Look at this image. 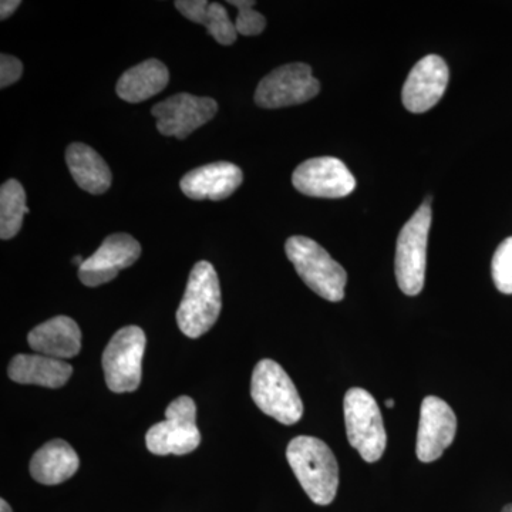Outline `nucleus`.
<instances>
[{"instance_id": "1", "label": "nucleus", "mask_w": 512, "mask_h": 512, "mask_svg": "<svg viewBox=\"0 0 512 512\" xmlns=\"http://www.w3.org/2000/svg\"><path fill=\"white\" fill-rule=\"evenodd\" d=\"M289 466L313 503L329 505L339 487V466L325 441L316 437H295L286 448Z\"/></svg>"}, {"instance_id": "2", "label": "nucleus", "mask_w": 512, "mask_h": 512, "mask_svg": "<svg viewBox=\"0 0 512 512\" xmlns=\"http://www.w3.org/2000/svg\"><path fill=\"white\" fill-rule=\"evenodd\" d=\"M222 309L220 279L207 261L192 268L183 301L177 311L181 332L191 339L200 338L215 325Z\"/></svg>"}, {"instance_id": "3", "label": "nucleus", "mask_w": 512, "mask_h": 512, "mask_svg": "<svg viewBox=\"0 0 512 512\" xmlns=\"http://www.w3.org/2000/svg\"><path fill=\"white\" fill-rule=\"evenodd\" d=\"M285 251L302 281L320 298L329 302L345 298L348 274L318 242L296 235L286 241Z\"/></svg>"}, {"instance_id": "4", "label": "nucleus", "mask_w": 512, "mask_h": 512, "mask_svg": "<svg viewBox=\"0 0 512 512\" xmlns=\"http://www.w3.org/2000/svg\"><path fill=\"white\" fill-rule=\"evenodd\" d=\"M251 396L256 406L279 423L291 426L303 416V403L291 377L281 365L264 359L255 366Z\"/></svg>"}, {"instance_id": "5", "label": "nucleus", "mask_w": 512, "mask_h": 512, "mask_svg": "<svg viewBox=\"0 0 512 512\" xmlns=\"http://www.w3.org/2000/svg\"><path fill=\"white\" fill-rule=\"evenodd\" d=\"M430 198L406 222L396 248V278L399 288L409 296L419 295L424 288L427 265V242L431 227Z\"/></svg>"}, {"instance_id": "6", "label": "nucleus", "mask_w": 512, "mask_h": 512, "mask_svg": "<svg viewBox=\"0 0 512 512\" xmlns=\"http://www.w3.org/2000/svg\"><path fill=\"white\" fill-rule=\"evenodd\" d=\"M343 409L350 446L366 463H376L386 450L387 436L375 397L365 389L353 387L346 393Z\"/></svg>"}, {"instance_id": "7", "label": "nucleus", "mask_w": 512, "mask_h": 512, "mask_svg": "<svg viewBox=\"0 0 512 512\" xmlns=\"http://www.w3.org/2000/svg\"><path fill=\"white\" fill-rule=\"evenodd\" d=\"M150 453L156 456H185L201 444L197 427V406L188 396H181L165 410V420L154 424L146 434Z\"/></svg>"}, {"instance_id": "8", "label": "nucleus", "mask_w": 512, "mask_h": 512, "mask_svg": "<svg viewBox=\"0 0 512 512\" xmlns=\"http://www.w3.org/2000/svg\"><path fill=\"white\" fill-rule=\"evenodd\" d=\"M146 333L138 326H126L111 338L103 353V370L107 387L114 393L138 389L143 376Z\"/></svg>"}, {"instance_id": "9", "label": "nucleus", "mask_w": 512, "mask_h": 512, "mask_svg": "<svg viewBox=\"0 0 512 512\" xmlns=\"http://www.w3.org/2000/svg\"><path fill=\"white\" fill-rule=\"evenodd\" d=\"M320 83L305 63H289L265 76L255 92V103L262 109H284L306 103L318 96Z\"/></svg>"}, {"instance_id": "10", "label": "nucleus", "mask_w": 512, "mask_h": 512, "mask_svg": "<svg viewBox=\"0 0 512 512\" xmlns=\"http://www.w3.org/2000/svg\"><path fill=\"white\" fill-rule=\"evenodd\" d=\"M217 111V101L211 97L180 93L156 104L151 114L156 117L157 130L163 136L184 140L197 128L214 119Z\"/></svg>"}, {"instance_id": "11", "label": "nucleus", "mask_w": 512, "mask_h": 512, "mask_svg": "<svg viewBox=\"0 0 512 512\" xmlns=\"http://www.w3.org/2000/svg\"><path fill=\"white\" fill-rule=\"evenodd\" d=\"M292 183L302 194L315 198L348 197L356 188L349 168L335 157L311 158L298 165Z\"/></svg>"}, {"instance_id": "12", "label": "nucleus", "mask_w": 512, "mask_h": 512, "mask_svg": "<svg viewBox=\"0 0 512 512\" xmlns=\"http://www.w3.org/2000/svg\"><path fill=\"white\" fill-rule=\"evenodd\" d=\"M457 417L443 399L427 396L421 403L416 454L421 463H433L443 456L456 437Z\"/></svg>"}, {"instance_id": "13", "label": "nucleus", "mask_w": 512, "mask_h": 512, "mask_svg": "<svg viewBox=\"0 0 512 512\" xmlns=\"http://www.w3.org/2000/svg\"><path fill=\"white\" fill-rule=\"evenodd\" d=\"M140 255L141 245L136 238L128 234L110 235L80 266L79 279L90 288L109 284L120 271L133 265Z\"/></svg>"}, {"instance_id": "14", "label": "nucleus", "mask_w": 512, "mask_h": 512, "mask_svg": "<svg viewBox=\"0 0 512 512\" xmlns=\"http://www.w3.org/2000/svg\"><path fill=\"white\" fill-rule=\"evenodd\" d=\"M450 72L443 57L429 55L416 63L404 83L402 99L410 113L433 109L446 92Z\"/></svg>"}, {"instance_id": "15", "label": "nucleus", "mask_w": 512, "mask_h": 512, "mask_svg": "<svg viewBox=\"0 0 512 512\" xmlns=\"http://www.w3.org/2000/svg\"><path fill=\"white\" fill-rule=\"evenodd\" d=\"M244 180L241 168L232 163H212L185 174L181 191L195 201H222L234 194Z\"/></svg>"}, {"instance_id": "16", "label": "nucleus", "mask_w": 512, "mask_h": 512, "mask_svg": "<svg viewBox=\"0 0 512 512\" xmlns=\"http://www.w3.org/2000/svg\"><path fill=\"white\" fill-rule=\"evenodd\" d=\"M28 343L37 355L70 359L82 349V332L69 316H56L36 326L28 335Z\"/></svg>"}, {"instance_id": "17", "label": "nucleus", "mask_w": 512, "mask_h": 512, "mask_svg": "<svg viewBox=\"0 0 512 512\" xmlns=\"http://www.w3.org/2000/svg\"><path fill=\"white\" fill-rule=\"evenodd\" d=\"M13 382L59 389L69 382L73 367L64 360L43 355H18L13 357L8 369Z\"/></svg>"}, {"instance_id": "18", "label": "nucleus", "mask_w": 512, "mask_h": 512, "mask_svg": "<svg viewBox=\"0 0 512 512\" xmlns=\"http://www.w3.org/2000/svg\"><path fill=\"white\" fill-rule=\"evenodd\" d=\"M80 460L76 451L64 440H52L36 451L30 461V474L37 483L62 484L79 470Z\"/></svg>"}, {"instance_id": "19", "label": "nucleus", "mask_w": 512, "mask_h": 512, "mask_svg": "<svg viewBox=\"0 0 512 512\" xmlns=\"http://www.w3.org/2000/svg\"><path fill=\"white\" fill-rule=\"evenodd\" d=\"M66 163L73 180L82 190L99 195L109 190L111 171L97 151L83 143L67 147Z\"/></svg>"}, {"instance_id": "20", "label": "nucleus", "mask_w": 512, "mask_h": 512, "mask_svg": "<svg viewBox=\"0 0 512 512\" xmlns=\"http://www.w3.org/2000/svg\"><path fill=\"white\" fill-rule=\"evenodd\" d=\"M170 80L167 66L157 59L146 60L127 70L117 82V94L128 103H140L163 92Z\"/></svg>"}, {"instance_id": "21", "label": "nucleus", "mask_w": 512, "mask_h": 512, "mask_svg": "<svg viewBox=\"0 0 512 512\" xmlns=\"http://www.w3.org/2000/svg\"><path fill=\"white\" fill-rule=\"evenodd\" d=\"M175 8L191 22L204 25L208 35L214 37L220 45L229 46L237 40V28L229 19L227 9L220 3H210L207 0H178L175 2Z\"/></svg>"}, {"instance_id": "22", "label": "nucleus", "mask_w": 512, "mask_h": 512, "mask_svg": "<svg viewBox=\"0 0 512 512\" xmlns=\"http://www.w3.org/2000/svg\"><path fill=\"white\" fill-rule=\"evenodd\" d=\"M26 214L29 208L25 188L18 180L6 181L0 188V238L16 237Z\"/></svg>"}, {"instance_id": "23", "label": "nucleus", "mask_w": 512, "mask_h": 512, "mask_svg": "<svg viewBox=\"0 0 512 512\" xmlns=\"http://www.w3.org/2000/svg\"><path fill=\"white\" fill-rule=\"evenodd\" d=\"M491 271L498 291L512 295V237L501 242L495 251Z\"/></svg>"}, {"instance_id": "24", "label": "nucleus", "mask_w": 512, "mask_h": 512, "mask_svg": "<svg viewBox=\"0 0 512 512\" xmlns=\"http://www.w3.org/2000/svg\"><path fill=\"white\" fill-rule=\"evenodd\" d=\"M228 5L238 9L235 28L239 35L256 36L261 35L266 28V19L262 13L254 10L255 2L251 0H229Z\"/></svg>"}, {"instance_id": "25", "label": "nucleus", "mask_w": 512, "mask_h": 512, "mask_svg": "<svg viewBox=\"0 0 512 512\" xmlns=\"http://www.w3.org/2000/svg\"><path fill=\"white\" fill-rule=\"evenodd\" d=\"M23 74V64L18 57L0 55V87L12 86L13 83L18 82Z\"/></svg>"}, {"instance_id": "26", "label": "nucleus", "mask_w": 512, "mask_h": 512, "mask_svg": "<svg viewBox=\"0 0 512 512\" xmlns=\"http://www.w3.org/2000/svg\"><path fill=\"white\" fill-rule=\"evenodd\" d=\"M20 5H22V2H19V0H2V3H0V19L10 18Z\"/></svg>"}, {"instance_id": "27", "label": "nucleus", "mask_w": 512, "mask_h": 512, "mask_svg": "<svg viewBox=\"0 0 512 512\" xmlns=\"http://www.w3.org/2000/svg\"><path fill=\"white\" fill-rule=\"evenodd\" d=\"M0 512H13L6 500H0Z\"/></svg>"}, {"instance_id": "28", "label": "nucleus", "mask_w": 512, "mask_h": 512, "mask_svg": "<svg viewBox=\"0 0 512 512\" xmlns=\"http://www.w3.org/2000/svg\"><path fill=\"white\" fill-rule=\"evenodd\" d=\"M501 512H512V503L505 505V507L503 508V511H501Z\"/></svg>"}, {"instance_id": "29", "label": "nucleus", "mask_w": 512, "mask_h": 512, "mask_svg": "<svg viewBox=\"0 0 512 512\" xmlns=\"http://www.w3.org/2000/svg\"><path fill=\"white\" fill-rule=\"evenodd\" d=\"M386 406L389 407V409H392V407H394V400H392V399L387 400Z\"/></svg>"}]
</instances>
